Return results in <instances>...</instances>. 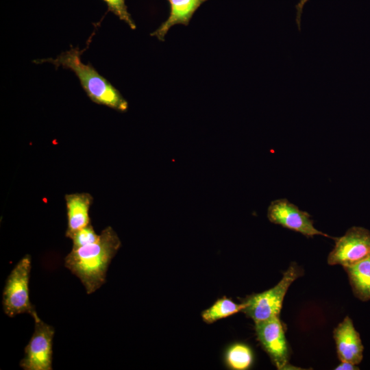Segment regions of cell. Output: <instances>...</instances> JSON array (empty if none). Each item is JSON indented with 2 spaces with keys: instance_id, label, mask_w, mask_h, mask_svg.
I'll return each mask as SVG.
<instances>
[{
  "instance_id": "obj_1",
  "label": "cell",
  "mask_w": 370,
  "mask_h": 370,
  "mask_svg": "<svg viewBox=\"0 0 370 370\" xmlns=\"http://www.w3.org/2000/svg\"><path fill=\"white\" fill-rule=\"evenodd\" d=\"M121 246L117 234L108 226L97 242L72 247L64 258V266L79 279L86 293L92 294L106 283L108 267Z\"/></svg>"
},
{
  "instance_id": "obj_18",
  "label": "cell",
  "mask_w": 370,
  "mask_h": 370,
  "mask_svg": "<svg viewBox=\"0 0 370 370\" xmlns=\"http://www.w3.org/2000/svg\"><path fill=\"white\" fill-rule=\"evenodd\" d=\"M336 370H356L359 369V368L352 362L347 361H341V363L338 365L336 368Z\"/></svg>"
},
{
  "instance_id": "obj_13",
  "label": "cell",
  "mask_w": 370,
  "mask_h": 370,
  "mask_svg": "<svg viewBox=\"0 0 370 370\" xmlns=\"http://www.w3.org/2000/svg\"><path fill=\"white\" fill-rule=\"evenodd\" d=\"M245 307V302L237 304L224 296L216 300L211 306L202 311L201 316L204 322L212 324L219 320L242 312Z\"/></svg>"
},
{
  "instance_id": "obj_3",
  "label": "cell",
  "mask_w": 370,
  "mask_h": 370,
  "mask_svg": "<svg viewBox=\"0 0 370 370\" xmlns=\"http://www.w3.org/2000/svg\"><path fill=\"white\" fill-rule=\"evenodd\" d=\"M301 275L300 269L291 264L284 273L281 280L273 287L260 293L246 297L242 310L254 323L280 316L285 295L292 283Z\"/></svg>"
},
{
  "instance_id": "obj_17",
  "label": "cell",
  "mask_w": 370,
  "mask_h": 370,
  "mask_svg": "<svg viewBox=\"0 0 370 370\" xmlns=\"http://www.w3.org/2000/svg\"><path fill=\"white\" fill-rule=\"evenodd\" d=\"M309 0H299V2L295 5V8H296V10H297L295 21H296V23H297L299 30L301 29L300 24H301V14H302V12H303V8H304V5Z\"/></svg>"
},
{
  "instance_id": "obj_10",
  "label": "cell",
  "mask_w": 370,
  "mask_h": 370,
  "mask_svg": "<svg viewBox=\"0 0 370 370\" xmlns=\"http://www.w3.org/2000/svg\"><path fill=\"white\" fill-rule=\"evenodd\" d=\"M93 201L88 193H76L65 195L67 215L66 236H70L79 230L91 223L89 211Z\"/></svg>"
},
{
  "instance_id": "obj_4",
  "label": "cell",
  "mask_w": 370,
  "mask_h": 370,
  "mask_svg": "<svg viewBox=\"0 0 370 370\" xmlns=\"http://www.w3.org/2000/svg\"><path fill=\"white\" fill-rule=\"evenodd\" d=\"M32 258L28 254L23 257L9 274L3 291V309L9 317L36 312L29 295V282Z\"/></svg>"
},
{
  "instance_id": "obj_6",
  "label": "cell",
  "mask_w": 370,
  "mask_h": 370,
  "mask_svg": "<svg viewBox=\"0 0 370 370\" xmlns=\"http://www.w3.org/2000/svg\"><path fill=\"white\" fill-rule=\"evenodd\" d=\"M370 256V231L354 226L335 240V245L328 257V263L343 267L355 264Z\"/></svg>"
},
{
  "instance_id": "obj_15",
  "label": "cell",
  "mask_w": 370,
  "mask_h": 370,
  "mask_svg": "<svg viewBox=\"0 0 370 370\" xmlns=\"http://www.w3.org/2000/svg\"><path fill=\"white\" fill-rule=\"evenodd\" d=\"M99 237L100 234L95 232L90 223L75 232L69 238L73 241V247H80L97 242Z\"/></svg>"
},
{
  "instance_id": "obj_14",
  "label": "cell",
  "mask_w": 370,
  "mask_h": 370,
  "mask_svg": "<svg viewBox=\"0 0 370 370\" xmlns=\"http://www.w3.org/2000/svg\"><path fill=\"white\" fill-rule=\"evenodd\" d=\"M224 359L227 367L230 369L245 370L251 366L254 356L252 350L248 345L238 343L227 347Z\"/></svg>"
},
{
  "instance_id": "obj_16",
  "label": "cell",
  "mask_w": 370,
  "mask_h": 370,
  "mask_svg": "<svg viewBox=\"0 0 370 370\" xmlns=\"http://www.w3.org/2000/svg\"><path fill=\"white\" fill-rule=\"evenodd\" d=\"M108 6V10L111 11L119 19L125 22L131 29H136V24L127 11L125 0H103Z\"/></svg>"
},
{
  "instance_id": "obj_7",
  "label": "cell",
  "mask_w": 370,
  "mask_h": 370,
  "mask_svg": "<svg viewBox=\"0 0 370 370\" xmlns=\"http://www.w3.org/2000/svg\"><path fill=\"white\" fill-rule=\"evenodd\" d=\"M267 217L274 224L280 225L308 237L316 235L330 237L314 227L310 215L307 212L301 210L286 199L271 201L267 209Z\"/></svg>"
},
{
  "instance_id": "obj_2",
  "label": "cell",
  "mask_w": 370,
  "mask_h": 370,
  "mask_svg": "<svg viewBox=\"0 0 370 370\" xmlns=\"http://www.w3.org/2000/svg\"><path fill=\"white\" fill-rule=\"evenodd\" d=\"M82 51L78 47L60 53L56 58L36 60L37 64L49 62L56 67L71 70L78 77L80 84L90 100L120 112H125L128 103L107 79L101 75L90 64L81 60Z\"/></svg>"
},
{
  "instance_id": "obj_8",
  "label": "cell",
  "mask_w": 370,
  "mask_h": 370,
  "mask_svg": "<svg viewBox=\"0 0 370 370\" xmlns=\"http://www.w3.org/2000/svg\"><path fill=\"white\" fill-rule=\"evenodd\" d=\"M258 341L278 369H286L288 349L280 316L255 323Z\"/></svg>"
},
{
  "instance_id": "obj_12",
  "label": "cell",
  "mask_w": 370,
  "mask_h": 370,
  "mask_svg": "<svg viewBox=\"0 0 370 370\" xmlns=\"http://www.w3.org/2000/svg\"><path fill=\"white\" fill-rule=\"evenodd\" d=\"M356 297L365 301L370 299V256L359 262L344 267Z\"/></svg>"
},
{
  "instance_id": "obj_11",
  "label": "cell",
  "mask_w": 370,
  "mask_h": 370,
  "mask_svg": "<svg viewBox=\"0 0 370 370\" xmlns=\"http://www.w3.org/2000/svg\"><path fill=\"white\" fill-rule=\"evenodd\" d=\"M170 5L169 16L159 27L151 34L164 41L170 28L175 25H188L198 8L207 0H167Z\"/></svg>"
},
{
  "instance_id": "obj_5",
  "label": "cell",
  "mask_w": 370,
  "mask_h": 370,
  "mask_svg": "<svg viewBox=\"0 0 370 370\" xmlns=\"http://www.w3.org/2000/svg\"><path fill=\"white\" fill-rule=\"evenodd\" d=\"M32 317L35 323L34 332L25 347V356L19 365L24 370H52L55 330L42 321L37 312Z\"/></svg>"
},
{
  "instance_id": "obj_9",
  "label": "cell",
  "mask_w": 370,
  "mask_h": 370,
  "mask_svg": "<svg viewBox=\"0 0 370 370\" xmlns=\"http://www.w3.org/2000/svg\"><path fill=\"white\" fill-rule=\"evenodd\" d=\"M338 358L354 365L359 364L363 358V345L359 333L352 320L346 317L334 330Z\"/></svg>"
}]
</instances>
